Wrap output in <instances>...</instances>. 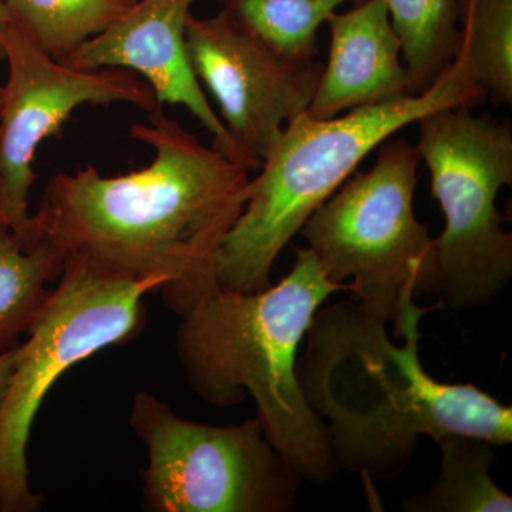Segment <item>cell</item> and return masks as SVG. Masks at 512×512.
<instances>
[{"label":"cell","mask_w":512,"mask_h":512,"mask_svg":"<svg viewBox=\"0 0 512 512\" xmlns=\"http://www.w3.org/2000/svg\"><path fill=\"white\" fill-rule=\"evenodd\" d=\"M131 137L154 150L143 170L103 177L87 165L56 174L15 232L23 248L83 254L137 278L163 279L177 312L217 282L215 259L247 201L249 168L204 146L157 107Z\"/></svg>","instance_id":"6da1fadb"},{"label":"cell","mask_w":512,"mask_h":512,"mask_svg":"<svg viewBox=\"0 0 512 512\" xmlns=\"http://www.w3.org/2000/svg\"><path fill=\"white\" fill-rule=\"evenodd\" d=\"M3 104H5V86L0 83V117H2Z\"/></svg>","instance_id":"44dd1931"},{"label":"cell","mask_w":512,"mask_h":512,"mask_svg":"<svg viewBox=\"0 0 512 512\" xmlns=\"http://www.w3.org/2000/svg\"><path fill=\"white\" fill-rule=\"evenodd\" d=\"M60 282L19 345L0 407V512H35L43 498L30 490L28 441L43 399L67 369L140 332L143 298L163 288L83 254L64 258Z\"/></svg>","instance_id":"5b68a950"},{"label":"cell","mask_w":512,"mask_h":512,"mask_svg":"<svg viewBox=\"0 0 512 512\" xmlns=\"http://www.w3.org/2000/svg\"><path fill=\"white\" fill-rule=\"evenodd\" d=\"M0 202H2V183H0Z\"/></svg>","instance_id":"7402d4cb"},{"label":"cell","mask_w":512,"mask_h":512,"mask_svg":"<svg viewBox=\"0 0 512 512\" xmlns=\"http://www.w3.org/2000/svg\"><path fill=\"white\" fill-rule=\"evenodd\" d=\"M185 39L198 82L217 101L251 171L259 170L284 128L308 111L323 64L278 55L224 9L207 19L191 13Z\"/></svg>","instance_id":"30bf717a"},{"label":"cell","mask_w":512,"mask_h":512,"mask_svg":"<svg viewBox=\"0 0 512 512\" xmlns=\"http://www.w3.org/2000/svg\"><path fill=\"white\" fill-rule=\"evenodd\" d=\"M130 424L147 446L144 494L158 512H289L302 477L276 453L255 417L238 426L181 419L138 393Z\"/></svg>","instance_id":"ba28073f"},{"label":"cell","mask_w":512,"mask_h":512,"mask_svg":"<svg viewBox=\"0 0 512 512\" xmlns=\"http://www.w3.org/2000/svg\"><path fill=\"white\" fill-rule=\"evenodd\" d=\"M10 22H12V19H10L8 10L0 3V37H2L3 32L8 28ZM0 59H3L2 46H0Z\"/></svg>","instance_id":"ffe728a7"},{"label":"cell","mask_w":512,"mask_h":512,"mask_svg":"<svg viewBox=\"0 0 512 512\" xmlns=\"http://www.w3.org/2000/svg\"><path fill=\"white\" fill-rule=\"evenodd\" d=\"M348 2L359 0H221L222 9L238 25L296 62L316 59L320 26Z\"/></svg>","instance_id":"e0dca14e"},{"label":"cell","mask_w":512,"mask_h":512,"mask_svg":"<svg viewBox=\"0 0 512 512\" xmlns=\"http://www.w3.org/2000/svg\"><path fill=\"white\" fill-rule=\"evenodd\" d=\"M64 258L45 247L23 248L13 229L0 224V353L19 346L45 305L46 284L59 278Z\"/></svg>","instance_id":"2e32d148"},{"label":"cell","mask_w":512,"mask_h":512,"mask_svg":"<svg viewBox=\"0 0 512 512\" xmlns=\"http://www.w3.org/2000/svg\"><path fill=\"white\" fill-rule=\"evenodd\" d=\"M137 0H0L10 19L60 63L110 28Z\"/></svg>","instance_id":"9a60e30c"},{"label":"cell","mask_w":512,"mask_h":512,"mask_svg":"<svg viewBox=\"0 0 512 512\" xmlns=\"http://www.w3.org/2000/svg\"><path fill=\"white\" fill-rule=\"evenodd\" d=\"M194 2L137 0L123 18L84 43L64 64L80 70L117 67L138 74L150 84L158 106L190 110L214 136L217 150L249 168L247 158L212 110L188 57L185 29Z\"/></svg>","instance_id":"8fae6325"},{"label":"cell","mask_w":512,"mask_h":512,"mask_svg":"<svg viewBox=\"0 0 512 512\" xmlns=\"http://www.w3.org/2000/svg\"><path fill=\"white\" fill-rule=\"evenodd\" d=\"M0 46L9 66L0 117V224L19 231L30 217L37 148L60 133L74 110L84 104L128 103L151 113L160 106L150 84L138 74L117 67L80 70L57 62L13 20Z\"/></svg>","instance_id":"9c48e42d"},{"label":"cell","mask_w":512,"mask_h":512,"mask_svg":"<svg viewBox=\"0 0 512 512\" xmlns=\"http://www.w3.org/2000/svg\"><path fill=\"white\" fill-rule=\"evenodd\" d=\"M414 295L403 299L394 335L356 302L320 308L298 359L302 392L320 419L340 468L387 481L406 470L421 436H470L493 446L512 441V409L474 384L440 382L420 360Z\"/></svg>","instance_id":"7a4b0ae2"},{"label":"cell","mask_w":512,"mask_h":512,"mask_svg":"<svg viewBox=\"0 0 512 512\" xmlns=\"http://www.w3.org/2000/svg\"><path fill=\"white\" fill-rule=\"evenodd\" d=\"M414 94L426 92L456 59L461 45L464 0H383Z\"/></svg>","instance_id":"5bb4252c"},{"label":"cell","mask_w":512,"mask_h":512,"mask_svg":"<svg viewBox=\"0 0 512 512\" xmlns=\"http://www.w3.org/2000/svg\"><path fill=\"white\" fill-rule=\"evenodd\" d=\"M471 109L417 121L416 147L446 220L434 239L433 292L456 311L494 302L512 278V235L497 208L501 188L512 184V127Z\"/></svg>","instance_id":"52a82bcc"},{"label":"cell","mask_w":512,"mask_h":512,"mask_svg":"<svg viewBox=\"0 0 512 512\" xmlns=\"http://www.w3.org/2000/svg\"><path fill=\"white\" fill-rule=\"evenodd\" d=\"M18 349L8 350V352L0 353V407H2L3 400H5L6 392L12 377L13 370H15L16 357H18Z\"/></svg>","instance_id":"d6986e66"},{"label":"cell","mask_w":512,"mask_h":512,"mask_svg":"<svg viewBox=\"0 0 512 512\" xmlns=\"http://www.w3.org/2000/svg\"><path fill=\"white\" fill-rule=\"evenodd\" d=\"M292 271L258 292L201 288L178 309L177 353L194 392L215 407L251 396L256 419L276 453L309 483L325 485L339 466L325 421L313 412L298 377L299 348L333 293L309 248H296Z\"/></svg>","instance_id":"3957f363"},{"label":"cell","mask_w":512,"mask_h":512,"mask_svg":"<svg viewBox=\"0 0 512 512\" xmlns=\"http://www.w3.org/2000/svg\"><path fill=\"white\" fill-rule=\"evenodd\" d=\"M458 52L484 99L495 106H510L512 0H464Z\"/></svg>","instance_id":"ac0fdd59"},{"label":"cell","mask_w":512,"mask_h":512,"mask_svg":"<svg viewBox=\"0 0 512 512\" xmlns=\"http://www.w3.org/2000/svg\"><path fill=\"white\" fill-rule=\"evenodd\" d=\"M330 50L306 113L332 119L343 111L414 94L402 43L383 0H359L328 19Z\"/></svg>","instance_id":"7c38bea8"},{"label":"cell","mask_w":512,"mask_h":512,"mask_svg":"<svg viewBox=\"0 0 512 512\" xmlns=\"http://www.w3.org/2000/svg\"><path fill=\"white\" fill-rule=\"evenodd\" d=\"M439 480L427 493L403 501L412 512H511L512 498L490 476L493 444L470 436L443 437Z\"/></svg>","instance_id":"4fadbf2b"},{"label":"cell","mask_w":512,"mask_h":512,"mask_svg":"<svg viewBox=\"0 0 512 512\" xmlns=\"http://www.w3.org/2000/svg\"><path fill=\"white\" fill-rule=\"evenodd\" d=\"M420 163L416 146L390 137L299 231L330 281L350 279L357 305L393 325L407 295L433 292L434 239L414 214Z\"/></svg>","instance_id":"8992f818"},{"label":"cell","mask_w":512,"mask_h":512,"mask_svg":"<svg viewBox=\"0 0 512 512\" xmlns=\"http://www.w3.org/2000/svg\"><path fill=\"white\" fill-rule=\"evenodd\" d=\"M483 100L458 52L426 92L332 119L308 113L296 117L249 180L244 210L215 259L218 285L229 291H264L282 249L373 150L433 111L474 107Z\"/></svg>","instance_id":"277c9868"}]
</instances>
